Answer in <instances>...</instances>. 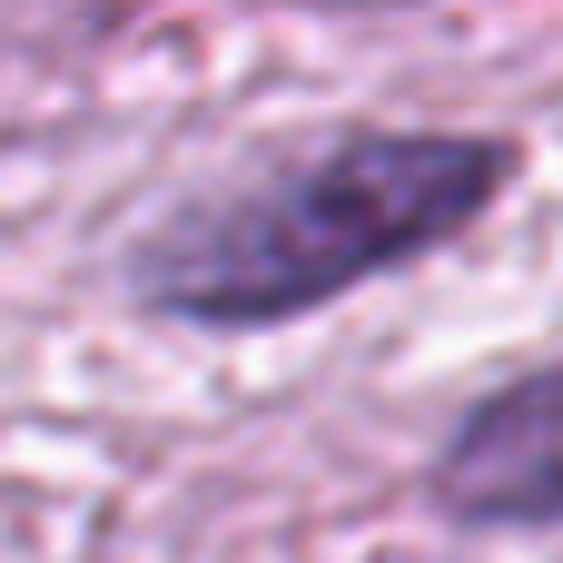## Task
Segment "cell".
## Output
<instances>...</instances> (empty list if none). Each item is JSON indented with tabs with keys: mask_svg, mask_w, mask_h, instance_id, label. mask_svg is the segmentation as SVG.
I'll use <instances>...</instances> for the list:
<instances>
[{
	"mask_svg": "<svg viewBox=\"0 0 563 563\" xmlns=\"http://www.w3.org/2000/svg\"><path fill=\"white\" fill-rule=\"evenodd\" d=\"M505 178L495 139H336L327 158L238 188L168 238H148L139 287L178 317L257 327L346 297L376 267H406L416 247L455 238Z\"/></svg>",
	"mask_w": 563,
	"mask_h": 563,
	"instance_id": "cell-1",
	"label": "cell"
},
{
	"mask_svg": "<svg viewBox=\"0 0 563 563\" xmlns=\"http://www.w3.org/2000/svg\"><path fill=\"white\" fill-rule=\"evenodd\" d=\"M445 505L475 525H563V366L505 386L445 455Z\"/></svg>",
	"mask_w": 563,
	"mask_h": 563,
	"instance_id": "cell-2",
	"label": "cell"
}]
</instances>
